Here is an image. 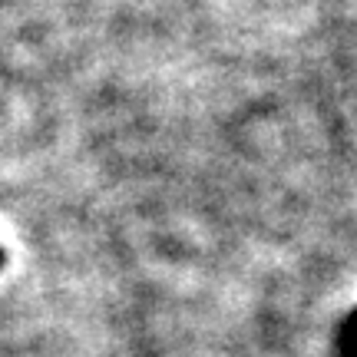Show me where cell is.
I'll return each instance as SVG.
<instances>
[{"instance_id":"obj_1","label":"cell","mask_w":357,"mask_h":357,"mask_svg":"<svg viewBox=\"0 0 357 357\" xmlns=\"http://www.w3.org/2000/svg\"><path fill=\"white\" fill-rule=\"evenodd\" d=\"M0 261H3V255H0Z\"/></svg>"}]
</instances>
